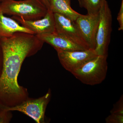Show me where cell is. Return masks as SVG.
<instances>
[{"label":"cell","mask_w":123,"mask_h":123,"mask_svg":"<svg viewBox=\"0 0 123 123\" xmlns=\"http://www.w3.org/2000/svg\"><path fill=\"white\" fill-rule=\"evenodd\" d=\"M105 0H78L79 5L81 8L87 10L89 14H97Z\"/></svg>","instance_id":"4fadbf2b"},{"label":"cell","mask_w":123,"mask_h":123,"mask_svg":"<svg viewBox=\"0 0 123 123\" xmlns=\"http://www.w3.org/2000/svg\"><path fill=\"white\" fill-rule=\"evenodd\" d=\"M18 32L35 34L33 31L19 24L13 18L5 16L0 10V39L8 37Z\"/></svg>","instance_id":"8fae6325"},{"label":"cell","mask_w":123,"mask_h":123,"mask_svg":"<svg viewBox=\"0 0 123 123\" xmlns=\"http://www.w3.org/2000/svg\"><path fill=\"white\" fill-rule=\"evenodd\" d=\"M2 0H0V2H1Z\"/></svg>","instance_id":"ffe728a7"},{"label":"cell","mask_w":123,"mask_h":123,"mask_svg":"<svg viewBox=\"0 0 123 123\" xmlns=\"http://www.w3.org/2000/svg\"><path fill=\"white\" fill-rule=\"evenodd\" d=\"M43 4L47 7L48 10L49 9V0H40Z\"/></svg>","instance_id":"ac0fdd59"},{"label":"cell","mask_w":123,"mask_h":123,"mask_svg":"<svg viewBox=\"0 0 123 123\" xmlns=\"http://www.w3.org/2000/svg\"><path fill=\"white\" fill-rule=\"evenodd\" d=\"M56 51L61 65L71 73L98 55L94 50L91 49L79 50Z\"/></svg>","instance_id":"8992f818"},{"label":"cell","mask_w":123,"mask_h":123,"mask_svg":"<svg viewBox=\"0 0 123 123\" xmlns=\"http://www.w3.org/2000/svg\"><path fill=\"white\" fill-rule=\"evenodd\" d=\"M37 36L44 43L52 46L56 50H79L86 49L55 32L41 34Z\"/></svg>","instance_id":"30bf717a"},{"label":"cell","mask_w":123,"mask_h":123,"mask_svg":"<svg viewBox=\"0 0 123 123\" xmlns=\"http://www.w3.org/2000/svg\"><path fill=\"white\" fill-rule=\"evenodd\" d=\"M0 10L4 14L36 20L43 17L48 10L40 0H3L0 2Z\"/></svg>","instance_id":"7a4b0ae2"},{"label":"cell","mask_w":123,"mask_h":123,"mask_svg":"<svg viewBox=\"0 0 123 123\" xmlns=\"http://www.w3.org/2000/svg\"><path fill=\"white\" fill-rule=\"evenodd\" d=\"M107 57L97 55L71 74L85 85L93 86L101 84L106 79L107 74Z\"/></svg>","instance_id":"3957f363"},{"label":"cell","mask_w":123,"mask_h":123,"mask_svg":"<svg viewBox=\"0 0 123 123\" xmlns=\"http://www.w3.org/2000/svg\"><path fill=\"white\" fill-rule=\"evenodd\" d=\"M55 31L86 49L89 47L82 37L75 21L65 16L54 13Z\"/></svg>","instance_id":"ba28073f"},{"label":"cell","mask_w":123,"mask_h":123,"mask_svg":"<svg viewBox=\"0 0 123 123\" xmlns=\"http://www.w3.org/2000/svg\"><path fill=\"white\" fill-rule=\"evenodd\" d=\"M2 64H3V56H2V49L0 43V69H2Z\"/></svg>","instance_id":"e0dca14e"},{"label":"cell","mask_w":123,"mask_h":123,"mask_svg":"<svg viewBox=\"0 0 123 123\" xmlns=\"http://www.w3.org/2000/svg\"><path fill=\"white\" fill-rule=\"evenodd\" d=\"M23 26L33 31L36 35L53 33L55 31L54 13L50 10L43 17L36 20H26L22 18L12 17Z\"/></svg>","instance_id":"9c48e42d"},{"label":"cell","mask_w":123,"mask_h":123,"mask_svg":"<svg viewBox=\"0 0 123 123\" xmlns=\"http://www.w3.org/2000/svg\"><path fill=\"white\" fill-rule=\"evenodd\" d=\"M111 113L123 115V95L119 99L113 106V108L111 110Z\"/></svg>","instance_id":"9a60e30c"},{"label":"cell","mask_w":123,"mask_h":123,"mask_svg":"<svg viewBox=\"0 0 123 123\" xmlns=\"http://www.w3.org/2000/svg\"><path fill=\"white\" fill-rule=\"evenodd\" d=\"M50 91L43 97L33 100H26L21 103L11 107H5V112L18 111L34 119L37 123H44V117L47 105L51 98Z\"/></svg>","instance_id":"5b68a950"},{"label":"cell","mask_w":123,"mask_h":123,"mask_svg":"<svg viewBox=\"0 0 123 123\" xmlns=\"http://www.w3.org/2000/svg\"><path fill=\"white\" fill-rule=\"evenodd\" d=\"M106 123H123V115L111 113V114L106 118Z\"/></svg>","instance_id":"5bb4252c"},{"label":"cell","mask_w":123,"mask_h":123,"mask_svg":"<svg viewBox=\"0 0 123 123\" xmlns=\"http://www.w3.org/2000/svg\"><path fill=\"white\" fill-rule=\"evenodd\" d=\"M117 20L119 24L118 30H123V0H121L120 9L118 13L117 17Z\"/></svg>","instance_id":"2e32d148"},{"label":"cell","mask_w":123,"mask_h":123,"mask_svg":"<svg viewBox=\"0 0 123 123\" xmlns=\"http://www.w3.org/2000/svg\"><path fill=\"white\" fill-rule=\"evenodd\" d=\"M99 22V13L80 14L75 20L79 33L89 49L94 50L96 36Z\"/></svg>","instance_id":"52a82bcc"},{"label":"cell","mask_w":123,"mask_h":123,"mask_svg":"<svg viewBox=\"0 0 123 123\" xmlns=\"http://www.w3.org/2000/svg\"><path fill=\"white\" fill-rule=\"evenodd\" d=\"M44 43L36 35L24 32L0 39L3 56L0 103L5 107L14 106L26 100L27 91L18 83V74L25 59L37 53Z\"/></svg>","instance_id":"6da1fadb"},{"label":"cell","mask_w":123,"mask_h":123,"mask_svg":"<svg viewBox=\"0 0 123 123\" xmlns=\"http://www.w3.org/2000/svg\"><path fill=\"white\" fill-rule=\"evenodd\" d=\"M4 120L3 117H2V116H1V115H0V123H4Z\"/></svg>","instance_id":"d6986e66"},{"label":"cell","mask_w":123,"mask_h":123,"mask_svg":"<svg viewBox=\"0 0 123 123\" xmlns=\"http://www.w3.org/2000/svg\"><path fill=\"white\" fill-rule=\"evenodd\" d=\"M99 22L94 49L98 55L108 56V48L112 31V15L106 0L104 1L99 12Z\"/></svg>","instance_id":"277c9868"},{"label":"cell","mask_w":123,"mask_h":123,"mask_svg":"<svg viewBox=\"0 0 123 123\" xmlns=\"http://www.w3.org/2000/svg\"><path fill=\"white\" fill-rule=\"evenodd\" d=\"M49 9L53 13L59 14L75 21L80 14L74 10L70 0H49Z\"/></svg>","instance_id":"7c38bea8"}]
</instances>
